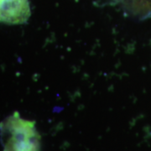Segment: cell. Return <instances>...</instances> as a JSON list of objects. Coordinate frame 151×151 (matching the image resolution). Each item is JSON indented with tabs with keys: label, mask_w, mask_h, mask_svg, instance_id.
Masks as SVG:
<instances>
[{
	"label": "cell",
	"mask_w": 151,
	"mask_h": 151,
	"mask_svg": "<svg viewBox=\"0 0 151 151\" xmlns=\"http://www.w3.org/2000/svg\"><path fill=\"white\" fill-rule=\"evenodd\" d=\"M4 151H40V135L35 122L22 119L14 112L0 124Z\"/></svg>",
	"instance_id": "6da1fadb"
},
{
	"label": "cell",
	"mask_w": 151,
	"mask_h": 151,
	"mask_svg": "<svg viewBox=\"0 0 151 151\" xmlns=\"http://www.w3.org/2000/svg\"><path fill=\"white\" fill-rule=\"evenodd\" d=\"M133 4L142 14H151V0H133Z\"/></svg>",
	"instance_id": "3957f363"
},
{
	"label": "cell",
	"mask_w": 151,
	"mask_h": 151,
	"mask_svg": "<svg viewBox=\"0 0 151 151\" xmlns=\"http://www.w3.org/2000/svg\"><path fill=\"white\" fill-rule=\"evenodd\" d=\"M30 16L29 0H0V23L21 24Z\"/></svg>",
	"instance_id": "7a4b0ae2"
}]
</instances>
